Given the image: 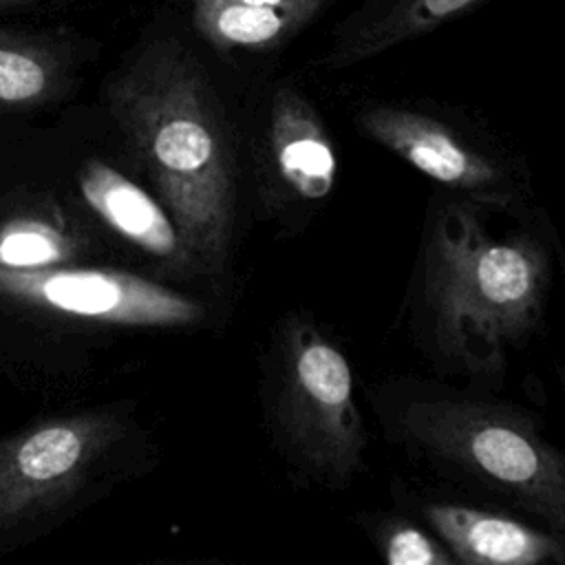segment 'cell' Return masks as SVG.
<instances>
[{
	"label": "cell",
	"mask_w": 565,
	"mask_h": 565,
	"mask_svg": "<svg viewBox=\"0 0 565 565\" xmlns=\"http://www.w3.org/2000/svg\"><path fill=\"white\" fill-rule=\"evenodd\" d=\"M108 110L170 212L192 269H223L236 210L230 137L196 60L174 40L139 49L106 84Z\"/></svg>",
	"instance_id": "cell-1"
},
{
	"label": "cell",
	"mask_w": 565,
	"mask_h": 565,
	"mask_svg": "<svg viewBox=\"0 0 565 565\" xmlns=\"http://www.w3.org/2000/svg\"><path fill=\"white\" fill-rule=\"evenodd\" d=\"M545 260L527 241H497L459 210L441 214L426 247V302L446 355L486 360L539 318Z\"/></svg>",
	"instance_id": "cell-2"
},
{
	"label": "cell",
	"mask_w": 565,
	"mask_h": 565,
	"mask_svg": "<svg viewBox=\"0 0 565 565\" xmlns=\"http://www.w3.org/2000/svg\"><path fill=\"white\" fill-rule=\"evenodd\" d=\"M404 430L430 455L461 468L523 508L565 539V455L519 417L475 402H415Z\"/></svg>",
	"instance_id": "cell-3"
},
{
	"label": "cell",
	"mask_w": 565,
	"mask_h": 565,
	"mask_svg": "<svg viewBox=\"0 0 565 565\" xmlns=\"http://www.w3.org/2000/svg\"><path fill=\"white\" fill-rule=\"evenodd\" d=\"M276 422L289 457L313 479L344 486L360 468L362 419L342 351L309 324L287 333Z\"/></svg>",
	"instance_id": "cell-4"
},
{
	"label": "cell",
	"mask_w": 565,
	"mask_h": 565,
	"mask_svg": "<svg viewBox=\"0 0 565 565\" xmlns=\"http://www.w3.org/2000/svg\"><path fill=\"white\" fill-rule=\"evenodd\" d=\"M126 433L113 411L46 419L0 437V534L64 508Z\"/></svg>",
	"instance_id": "cell-5"
},
{
	"label": "cell",
	"mask_w": 565,
	"mask_h": 565,
	"mask_svg": "<svg viewBox=\"0 0 565 565\" xmlns=\"http://www.w3.org/2000/svg\"><path fill=\"white\" fill-rule=\"evenodd\" d=\"M0 298L71 320L117 327H190L203 307L143 276L99 267H2Z\"/></svg>",
	"instance_id": "cell-6"
},
{
	"label": "cell",
	"mask_w": 565,
	"mask_h": 565,
	"mask_svg": "<svg viewBox=\"0 0 565 565\" xmlns=\"http://www.w3.org/2000/svg\"><path fill=\"white\" fill-rule=\"evenodd\" d=\"M358 124L373 141L444 185L479 190L499 179L488 157L466 146L433 117L380 106L362 113Z\"/></svg>",
	"instance_id": "cell-7"
},
{
	"label": "cell",
	"mask_w": 565,
	"mask_h": 565,
	"mask_svg": "<svg viewBox=\"0 0 565 565\" xmlns=\"http://www.w3.org/2000/svg\"><path fill=\"white\" fill-rule=\"evenodd\" d=\"M84 203L124 241L177 271H194L183 238L157 199L113 166L88 159L77 172Z\"/></svg>",
	"instance_id": "cell-8"
},
{
	"label": "cell",
	"mask_w": 565,
	"mask_h": 565,
	"mask_svg": "<svg viewBox=\"0 0 565 565\" xmlns=\"http://www.w3.org/2000/svg\"><path fill=\"white\" fill-rule=\"evenodd\" d=\"M426 519L450 552L475 565H536L565 561V539L534 530L510 516L459 503H435Z\"/></svg>",
	"instance_id": "cell-9"
},
{
	"label": "cell",
	"mask_w": 565,
	"mask_h": 565,
	"mask_svg": "<svg viewBox=\"0 0 565 565\" xmlns=\"http://www.w3.org/2000/svg\"><path fill=\"white\" fill-rule=\"evenodd\" d=\"M267 152L280 188L300 201L331 194L338 159L316 110L296 93L280 90L271 106Z\"/></svg>",
	"instance_id": "cell-10"
},
{
	"label": "cell",
	"mask_w": 565,
	"mask_h": 565,
	"mask_svg": "<svg viewBox=\"0 0 565 565\" xmlns=\"http://www.w3.org/2000/svg\"><path fill=\"white\" fill-rule=\"evenodd\" d=\"M71 84V51L53 33L0 24V115L35 110Z\"/></svg>",
	"instance_id": "cell-11"
},
{
	"label": "cell",
	"mask_w": 565,
	"mask_h": 565,
	"mask_svg": "<svg viewBox=\"0 0 565 565\" xmlns=\"http://www.w3.org/2000/svg\"><path fill=\"white\" fill-rule=\"evenodd\" d=\"M322 0H199L194 26L218 49L280 44L305 26Z\"/></svg>",
	"instance_id": "cell-12"
},
{
	"label": "cell",
	"mask_w": 565,
	"mask_h": 565,
	"mask_svg": "<svg viewBox=\"0 0 565 565\" xmlns=\"http://www.w3.org/2000/svg\"><path fill=\"white\" fill-rule=\"evenodd\" d=\"M477 0H404L391 15L380 20L373 29L360 35L351 46L338 55L342 64L373 55L395 42L435 29L455 13L472 7Z\"/></svg>",
	"instance_id": "cell-13"
},
{
	"label": "cell",
	"mask_w": 565,
	"mask_h": 565,
	"mask_svg": "<svg viewBox=\"0 0 565 565\" xmlns=\"http://www.w3.org/2000/svg\"><path fill=\"white\" fill-rule=\"evenodd\" d=\"M71 256L64 234L42 218H15L0 227L2 267H49L62 265Z\"/></svg>",
	"instance_id": "cell-14"
},
{
	"label": "cell",
	"mask_w": 565,
	"mask_h": 565,
	"mask_svg": "<svg viewBox=\"0 0 565 565\" xmlns=\"http://www.w3.org/2000/svg\"><path fill=\"white\" fill-rule=\"evenodd\" d=\"M384 556L391 565H446L450 556L422 530L397 523L384 541Z\"/></svg>",
	"instance_id": "cell-15"
},
{
	"label": "cell",
	"mask_w": 565,
	"mask_h": 565,
	"mask_svg": "<svg viewBox=\"0 0 565 565\" xmlns=\"http://www.w3.org/2000/svg\"><path fill=\"white\" fill-rule=\"evenodd\" d=\"M38 2H46V0H0V15L9 13V11L24 9L29 4H38Z\"/></svg>",
	"instance_id": "cell-16"
},
{
	"label": "cell",
	"mask_w": 565,
	"mask_h": 565,
	"mask_svg": "<svg viewBox=\"0 0 565 565\" xmlns=\"http://www.w3.org/2000/svg\"><path fill=\"white\" fill-rule=\"evenodd\" d=\"M196 2H199V0H196Z\"/></svg>",
	"instance_id": "cell-17"
}]
</instances>
